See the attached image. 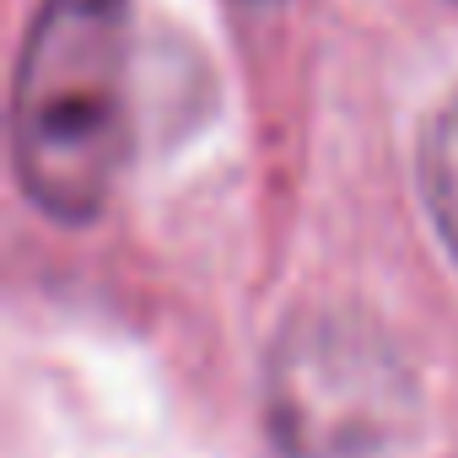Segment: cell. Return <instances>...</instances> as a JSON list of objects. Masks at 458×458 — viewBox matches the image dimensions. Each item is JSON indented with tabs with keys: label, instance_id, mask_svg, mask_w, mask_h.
I'll return each instance as SVG.
<instances>
[{
	"label": "cell",
	"instance_id": "6da1fadb",
	"mask_svg": "<svg viewBox=\"0 0 458 458\" xmlns=\"http://www.w3.org/2000/svg\"><path fill=\"white\" fill-rule=\"evenodd\" d=\"M12 151L28 199L81 226L124 167V0H44L12 98Z\"/></svg>",
	"mask_w": 458,
	"mask_h": 458
},
{
	"label": "cell",
	"instance_id": "7a4b0ae2",
	"mask_svg": "<svg viewBox=\"0 0 458 458\" xmlns=\"http://www.w3.org/2000/svg\"><path fill=\"white\" fill-rule=\"evenodd\" d=\"M420 173H426V210L437 221L447 254L458 259V92L442 103V114L426 130Z\"/></svg>",
	"mask_w": 458,
	"mask_h": 458
}]
</instances>
